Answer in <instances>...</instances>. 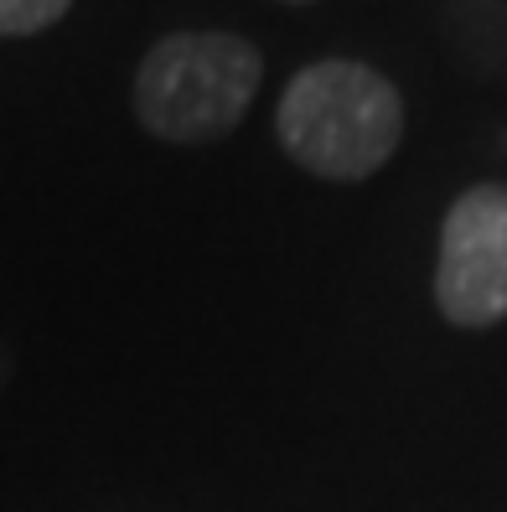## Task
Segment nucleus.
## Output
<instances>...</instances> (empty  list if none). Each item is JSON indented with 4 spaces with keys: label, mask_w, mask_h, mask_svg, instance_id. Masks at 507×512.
Here are the masks:
<instances>
[{
    "label": "nucleus",
    "mask_w": 507,
    "mask_h": 512,
    "mask_svg": "<svg viewBox=\"0 0 507 512\" xmlns=\"http://www.w3.org/2000/svg\"><path fill=\"white\" fill-rule=\"evenodd\" d=\"M275 135L285 156L321 182H363L404 140V99L378 68L321 57L290 78Z\"/></svg>",
    "instance_id": "f257e3e1"
},
{
    "label": "nucleus",
    "mask_w": 507,
    "mask_h": 512,
    "mask_svg": "<svg viewBox=\"0 0 507 512\" xmlns=\"http://www.w3.org/2000/svg\"><path fill=\"white\" fill-rule=\"evenodd\" d=\"M264 83V57L233 32H171L135 68V114L166 145H207L238 130Z\"/></svg>",
    "instance_id": "f03ea898"
},
{
    "label": "nucleus",
    "mask_w": 507,
    "mask_h": 512,
    "mask_svg": "<svg viewBox=\"0 0 507 512\" xmlns=\"http://www.w3.org/2000/svg\"><path fill=\"white\" fill-rule=\"evenodd\" d=\"M435 306L451 326L507 321V182L466 187L440 223Z\"/></svg>",
    "instance_id": "7ed1b4c3"
},
{
    "label": "nucleus",
    "mask_w": 507,
    "mask_h": 512,
    "mask_svg": "<svg viewBox=\"0 0 507 512\" xmlns=\"http://www.w3.org/2000/svg\"><path fill=\"white\" fill-rule=\"evenodd\" d=\"M73 0H0V37H37L68 16Z\"/></svg>",
    "instance_id": "20e7f679"
},
{
    "label": "nucleus",
    "mask_w": 507,
    "mask_h": 512,
    "mask_svg": "<svg viewBox=\"0 0 507 512\" xmlns=\"http://www.w3.org/2000/svg\"><path fill=\"white\" fill-rule=\"evenodd\" d=\"M11 373H16V352H11L6 342H0V388L11 383Z\"/></svg>",
    "instance_id": "39448f33"
},
{
    "label": "nucleus",
    "mask_w": 507,
    "mask_h": 512,
    "mask_svg": "<svg viewBox=\"0 0 507 512\" xmlns=\"http://www.w3.org/2000/svg\"><path fill=\"white\" fill-rule=\"evenodd\" d=\"M285 6H306V0H285Z\"/></svg>",
    "instance_id": "423d86ee"
}]
</instances>
